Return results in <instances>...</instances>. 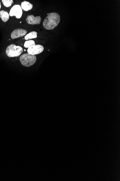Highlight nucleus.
<instances>
[{
	"label": "nucleus",
	"mask_w": 120,
	"mask_h": 181,
	"mask_svg": "<svg viewBox=\"0 0 120 181\" xmlns=\"http://www.w3.org/2000/svg\"><path fill=\"white\" fill-rule=\"evenodd\" d=\"M43 22V26L47 30H52L56 27L61 20L59 14L56 13H52L47 14Z\"/></svg>",
	"instance_id": "f257e3e1"
},
{
	"label": "nucleus",
	"mask_w": 120,
	"mask_h": 181,
	"mask_svg": "<svg viewBox=\"0 0 120 181\" xmlns=\"http://www.w3.org/2000/svg\"><path fill=\"white\" fill-rule=\"evenodd\" d=\"M20 60L23 65L26 67H29L33 65L36 63L37 58L35 55L25 53L20 56Z\"/></svg>",
	"instance_id": "f03ea898"
},
{
	"label": "nucleus",
	"mask_w": 120,
	"mask_h": 181,
	"mask_svg": "<svg viewBox=\"0 0 120 181\" xmlns=\"http://www.w3.org/2000/svg\"><path fill=\"white\" fill-rule=\"evenodd\" d=\"M23 52L21 47L16 46L15 44L9 45L6 49V53L9 57H18Z\"/></svg>",
	"instance_id": "7ed1b4c3"
},
{
	"label": "nucleus",
	"mask_w": 120,
	"mask_h": 181,
	"mask_svg": "<svg viewBox=\"0 0 120 181\" xmlns=\"http://www.w3.org/2000/svg\"><path fill=\"white\" fill-rule=\"evenodd\" d=\"M9 15L11 16H15L17 18H21L22 15V10L19 5H15L11 8Z\"/></svg>",
	"instance_id": "20e7f679"
},
{
	"label": "nucleus",
	"mask_w": 120,
	"mask_h": 181,
	"mask_svg": "<svg viewBox=\"0 0 120 181\" xmlns=\"http://www.w3.org/2000/svg\"><path fill=\"white\" fill-rule=\"evenodd\" d=\"M44 50V48L42 45L37 44L30 47L28 49L27 52L30 54L35 55L42 53Z\"/></svg>",
	"instance_id": "39448f33"
},
{
	"label": "nucleus",
	"mask_w": 120,
	"mask_h": 181,
	"mask_svg": "<svg viewBox=\"0 0 120 181\" xmlns=\"http://www.w3.org/2000/svg\"><path fill=\"white\" fill-rule=\"evenodd\" d=\"M27 33L26 30L21 29V28H18V29H15L12 32L11 37L12 39H17L18 38L25 36Z\"/></svg>",
	"instance_id": "423d86ee"
},
{
	"label": "nucleus",
	"mask_w": 120,
	"mask_h": 181,
	"mask_svg": "<svg viewBox=\"0 0 120 181\" xmlns=\"http://www.w3.org/2000/svg\"><path fill=\"white\" fill-rule=\"evenodd\" d=\"M26 21L27 23L30 25L40 24L41 18L40 16L35 17L33 15H30L27 16Z\"/></svg>",
	"instance_id": "0eeeda50"
},
{
	"label": "nucleus",
	"mask_w": 120,
	"mask_h": 181,
	"mask_svg": "<svg viewBox=\"0 0 120 181\" xmlns=\"http://www.w3.org/2000/svg\"><path fill=\"white\" fill-rule=\"evenodd\" d=\"M21 8L25 11H27L31 10L33 8V4L29 2L24 1L22 2Z\"/></svg>",
	"instance_id": "6e6552de"
},
{
	"label": "nucleus",
	"mask_w": 120,
	"mask_h": 181,
	"mask_svg": "<svg viewBox=\"0 0 120 181\" xmlns=\"http://www.w3.org/2000/svg\"><path fill=\"white\" fill-rule=\"evenodd\" d=\"M0 18L4 22H6L10 18V15L7 12L4 10L0 11Z\"/></svg>",
	"instance_id": "1a4fd4ad"
},
{
	"label": "nucleus",
	"mask_w": 120,
	"mask_h": 181,
	"mask_svg": "<svg viewBox=\"0 0 120 181\" xmlns=\"http://www.w3.org/2000/svg\"><path fill=\"white\" fill-rule=\"evenodd\" d=\"M37 32L35 31H33L27 34L25 37V39L26 40L32 39H36L37 37Z\"/></svg>",
	"instance_id": "9d476101"
},
{
	"label": "nucleus",
	"mask_w": 120,
	"mask_h": 181,
	"mask_svg": "<svg viewBox=\"0 0 120 181\" xmlns=\"http://www.w3.org/2000/svg\"><path fill=\"white\" fill-rule=\"evenodd\" d=\"M35 45V42L33 40H29L25 42L24 46L25 48H29L32 46Z\"/></svg>",
	"instance_id": "9b49d317"
},
{
	"label": "nucleus",
	"mask_w": 120,
	"mask_h": 181,
	"mask_svg": "<svg viewBox=\"0 0 120 181\" xmlns=\"http://www.w3.org/2000/svg\"><path fill=\"white\" fill-rule=\"evenodd\" d=\"M2 1L4 5L7 8L11 6L12 4L13 3V0H2Z\"/></svg>",
	"instance_id": "f8f14e48"
},
{
	"label": "nucleus",
	"mask_w": 120,
	"mask_h": 181,
	"mask_svg": "<svg viewBox=\"0 0 120 181\" xmlns=\"http://www.w3.org/2000/svg\"><path fill=\"white\" fill-rule=\"evenodd\" d=\"M1 2H0V9H1Z\"/></svg>",
	"instance_id": "ddd939ff"
}]
</instances>
